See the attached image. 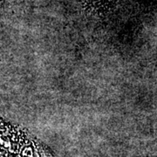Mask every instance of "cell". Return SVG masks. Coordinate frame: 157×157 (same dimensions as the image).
Masks as SVG:
<instances>
[{
    "label": "cell",
    "instance_id": "1",
    "mask_svg": "<svg viewBox=\"0 0 157 157\" xmlns=\"http://www.w3.org/2000/svg\"><path fill=\"white\" fill-rule=\"evenodd\" d=\"M99 1H101V0H99Z\"/></svg>",
    "mask_w": 157,
    "mask_h": 157
}]
</instances>
